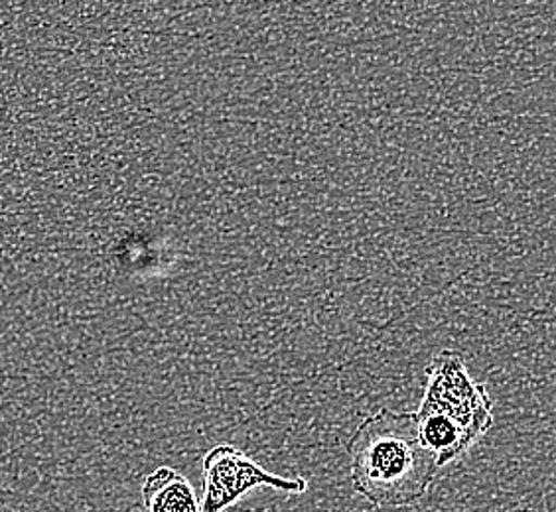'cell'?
<instances>
[{"label":"cell","mask_w":556,"mask_h":512,"mask_svg":"<svg viewBox=\"0 0 556 512\" xmlns=\"http://www.w3.org/2000/svg\"><path fill=\"white\" fill-rule=\"evenodd\" d=\"M427 386L415 418L454 427L476 444L492 427V398L468 373L460 353L440 351L427 367Z\"/></svg>","instance_id":"obj_2"},{"label":"cell","mask_w":556,"mask_h":512,"mask_svg":"<svg viewBox=\"0 0 556 512\" xmlns=\"http://www.w3.org/2000/svg\"><path fill=\"white\" fill-rule=\"evenodd\" d=\"M202 475V512H224L257 487H270L287 495L308 491L304 477H280L263 470L255 459L231 444H219L205 453Z\"/></svg>","instance_id":"obj_3"},{"label":"cell","mask_w":556,"mask_h":512,"mask_svg":"<svg viewBox=\"0 0 556 512\" xmlns=\"http://www.w3.org/2000/svg\"><path fill=\"white\" fill-rule=\"evenodd\" d=\"M142 504L147 512H202L192 483L170 465L156 468L144 479Z\"/></svg>","instance_id":"obj_4"},{"label":"cell","mask_w":556,"mask_h":512,"mask_svg":"<svg viewBox=\"0 0 556 512\" xmlns=\"http://www.w3.org/2000/svg\"><path fill=\"white\" fill-rule=\"evenodd\" d=\"M353 491L381 509H403L427 497L439 477L437 458L418 438L415 412L381 408L348 444Z\"/></svg>","instance_id":"obj_1"}]
</instances>
